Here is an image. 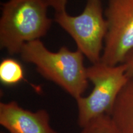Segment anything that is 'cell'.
I'll return each mask as SVG.
<instances>
[{
	"mask_svg": "<svg viewBox=\"0 0 133 133\" xmlns=\"http://www.w3.org/2000/svg\"><path fill=\"white\" fill-rule=\"evenodd\" d=\"M24 78V68L12 58H6L0 63V81L6 86H12Z\"/></svg>",
	"mask_w": 133,
	"mask_h": 133,
	"instance_id": "8",
	"label": "cell"
},
{
	"mask_svg": "<svg viewBox=\"0 0 133 133\" xmlns=\"http://www.w3.org/2000/svg\"><path fill=\"white\" fill-rule=\"evenodd\" d=\"M44 0H9L2 5L0 45L11 55L47 34L52 24Z\"/></svg>",
	"mask_w": 133,
	"mask_h": 133,
	"instance_id": "2",
	"label": "cell"
},
{
	"mask_svg": "<svg viewBox=\"0 0 133 133\" xmlns=\"http://www.w3.org/2000/svg\"><path fill=\"white\" fill-rule=\"evenodd\" d=\"M44 1L48 7L52 8L56 12L66 11L67 0H44Z\"/></svg>",
	"mask_w": 133,
	"mask_h": 133,
	"instance_id": "10",
	"label": "cell"
},
{
	"mask_svg": "<svg viewBox=\"0 0 133 133\" xmlns=\"http://www.w3.org/2000/svg\"><path fill=\"white\" fill-rule=\"evenodd\" d=\"M121 133H133V78H129L110 114Z\"/></svg>",
	"mask_w": 133,
	"mask_h": 133,
	"instance_id": "7",
	"label": "cell"
},
{
	"mask_svg": "<svg viewBox=\"0 0 133 133\" xmlns=\"http://www.w3.org/2000/svg\"><path fill=\"white\" fill-rule=\"evenodd\" d=\"M22 59L34 64L44 78L62 88L74 99L83 96L89 85L84 55L62 46L57 52L48 49L40 39L26 43L22 48Z\"/></svg>",
	"mask_w": 133,
	"mask_h": 133,
	"instance_id": "1",
	"label": "cell"
},
{
	"mask_svg": "<svg viewBox=\"0 0 133 133\" xmlns=\"http://www.w3.org/2000/svg\"><path fill=\"white\" fill-rule=\"evenodd\" d=\"M123 64L125 66L126 74L129 78H133V49L126 56Z\"/></svg>",
	"mask_w": 133,
	"mask_h": 133,
	"instance_id": "11",
	"label": "cell"
},
{
	"mask_svg": "<svg viewBox=\"0 0 133 133\" xmlns=\"http://www.w3.org/2000/svg\"><path fill=\"white\" fill-rule=\"evenodd\" d=\"M104 15L107 32L101 62L117 65L133 49V0H109Z\"/></svg>",
	"mask_w": 133,
	"mask_h": 133,
	"instance_id": "5",
	"label": "cell"
},
{
	"mask_svg": "<svg viewBox=\"0 0 133 133\" xmlns=\"http://www.w3.org/2000/svg\"><path fill=\"white\" fill-rule=\"evenodd\" d=\"M0 124L10 133H59L51 127L46 110L31 112L14 101L0 103Z\"/></svg>",
	"mask_w": 133,
	"mask_h": 133,
	"instance_id": "6",
	"label": "cell"
},
{
	"mask_svg": "<svg viewBox=\"0 0 133 133\" xmlns=\"http://www.w3.org/2000/svg\"><path fill=\"white\" fill-rule=\"evenodd\" d=\"M92 91L86 97L75 99L78 124L81 128L103 115H110L119 93L129 80L123 64L109 65L100 62L87 68Z\"/></svg>",
	"mask_w": 133,
	"mask_h": 133,
	"instance_id": "3",
	"label": "cell"
},
{
	"mask_svg": "<svg viewBox=\"0 0 133 133\" xmlns=\"http://www.w3.org/2000/svg\"><path fill=\"white\" fill-rule=\"evenodd\" d=\"M80 133H121L110 115L95 118L81 128Z\"/></svg>",
	"mask_w": 133,
	"mask_h": 133,
	"instance_id": "9",
	"label": "cell"
},
{
	"mask_svg": "<svg viewBox=\"0 0 133 133\" xmlns=\"http://www.w3.org/2000/svg\"><path fill=\"white\" fill-rule=\"evenodd\" d=\"M1 133H4V132H1Z\"/></svg>",
	"mask_w": 133,
	"mask_h": 133,
	"instance_id": "12",
	"label": "cell"
},
{
	"mask_svg": "<svg viewBox=\"0 0 133 133\" xmlns=\"http://www.w3.org/2000/svg\"><path fill=\"white\" fill-rule=\"evenodd\" d=\"M54 21L74 39L79 51L92 64L101 62L107 32L101 0H86L83 11L73 16L56 12Z\"/></svg>",
	"mask_w": 133,
	"mask_h": 133,
	"instance_id": "4",
	"label": "cell"
}]
</instances>
